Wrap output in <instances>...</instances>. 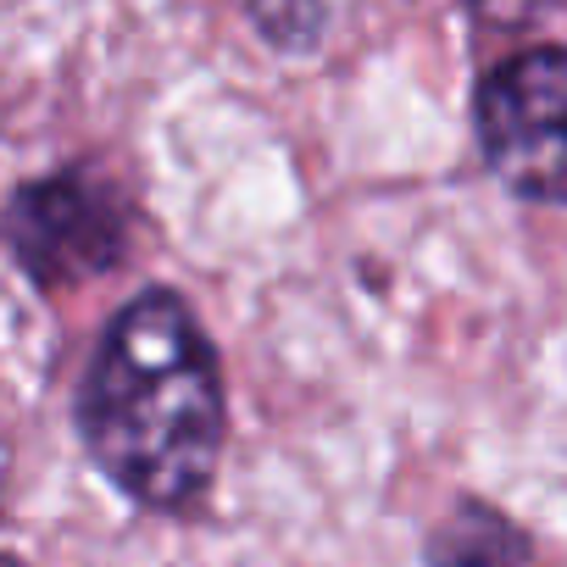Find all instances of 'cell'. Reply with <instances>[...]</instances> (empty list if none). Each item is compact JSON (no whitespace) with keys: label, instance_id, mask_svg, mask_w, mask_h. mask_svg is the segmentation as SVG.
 Returning <instances> with one entry per match:
<instances>
[{"label":"cell","instance_id":"6da1fadb","mask_svg":"<svg viewBox=\"0 0 567 567\" xmlns=\"http://www.w3.org/2000/svg\"><path fill=\"white\" fill-rule=\"evenodd\" d=\"M95 473L140 512H189L223 462L228 384L195 307L151 284L101 329L73 406Z\"/></svg>","mask_w":567,"mask_h":567},{"label":"cell","instance_id":"7a4b0ae2","mask_svg":"<svg viewBox=\"0 0 567 567\" xmlns=\"http://www.w3.org/2000/svg\"><path fill=\"white\" fill-rule=\"evenodd\" d=\"M484 167L528 206H567V45H523L473 90Z\"/></svg>","mask_w":567,"mask_h":567},{"label":"cell","instance_id":"3957f363","mask_svg":"<svg viewBox=\"0 0 567 567\" xmlns=\"http://www.w3.org/2000/svg\"><path fill=\"white\" fill-rule=\"evenodd\" d=\"M7 245L34 290H68L123 267L134 245V212L101 167L68 162L12 189Z\"/></svg>","mask_w":567,"mask_h":567},{"label":"cell","instance_id":"277c9868","mask_svg":"<svg viewBox=\"0 0 567 567\" xmlns=\"http://www.w3.org/2000/svg\"><path fill=\"white\" fill-rule=\"evenodd\" d=\"M429 567H534V539L501 506L462 495L423 539Z\"/></svg>","mask_w":567,"mask_h":567},{"label":"cell","instance_id":"5b68a950","mask_svg":"<svg viewBox=\"0 0 567 567\" xmlns=\"http://www.w3.org/2000/svg\"><path fill=\"white\" fill-rule=\"evenodd\" d=\"M7 567H29V561H23V556H7Z\"/></svg>","mask_w":567,"mask_h":567}]
</instances>
